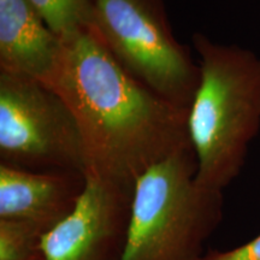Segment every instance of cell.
Masks as SVG:
<instances>
[{"instance_id": "obj_1", "label": "cell", "mask_w": 260, "mask_h": 260, "mask_svg": "<svg viewBox=\"0 0 260 260\" xmlns=\"http://www.w3.org/2000/svg\"><path fill=\"white\" fill-rule=\"evenodd\" d=\"M44 84L76 119L84 175L134 189L149 169L191 147L188 110L126 73L90 25L61 39L59 58Z\"/></svg>"}, {"instance_id": "obj_11", "label": "cell", "mask_w": 260, "mask_h": 260, "mask_svg": "<svg viewBox=\"0 0 260 260\" xmlns=\"http://www.w3.org/2000/svg\"><path fill=\"white\" fill-rule=\"evenodd\" d=\"M201 260H260V235L229 251L210 249L205 252Z\"/></svg>"}, {"instance_id": "obj_5", "label": "cell", "mask_w": 260, "mask_h": 260, "mask_svg": "<svg viewBox=\"0 0 260 260\" xmlns=\"http://www.w3.org/2000/svg\"><path fill=\"white\" fill-rule=\"evenodd\" d=\"M0 164L84 174L76 119L67 103L40 81L0 73Z\"/></svg>"}, {"instance_id": "obj_4", "label": "cell", "mask_w": 260, "mask_h": 260, "mask_svg": "<svg viewBox=\"0 0 260 260\" xmlns=\"http://www.w3.org/2000/svg\"><path fill=\"white\" fill-rule=\"evenodd\" d=\"M90 27L126 73L169 103L189 109L199 65L174 37L160 0H93Z\"/></svg>"}, {"instance_id": "obj_8", "label": "cell", "mask_w": 260, "mask_h": 260, "mask_svg": "<svg viewBox=\"0 0 260 260\" xmlns=\"http://www.w3.org/2000/svg\"><path fill=\"white\" fill-rule=\"evenodd\" d=\"M60 50L61 39L29 0H0V73L45 83Z\"/></svg>"}, {"instance_id": "obj_10", "label": "cell", "mask_w": 260, "mask_h": 260, "mask_svg": "<svg viewBox=\"0 0 260 260\" xmlns=\"http://www.w3.org/2000/svg\"><path fill=\"white\" fill-rule=\"evenodd\" d=\"M51 30L60 39L89 27L93 0H29Z\"/></svg>"}, {"instance_id": "obj_7", "label": "cell", "mask_w": 260, "mask_h": 260, "mask_svg": "<svg viewBox=\"0 0 260 260\" xmlns=\"http://www.w3.org/2000/svg\"><path fill=\"white\" fill-rule=\"evenodd\" d=\"M86 187L80 171H31L0 164V218L35 223L48 233L73 212Z\"/></svg>"}, {"instance_id": "obj_2", "label": "cell", "mask_w": 260, "mask_h": 260, "mask_svg": "<svg viewBox=\"0 0 260 260\" xmlns=\"http://www.w3.org/2000/svg\"><path fill=\"white\" fill-rule=\"evenodd\" d=\"M200 77L188 109V134L197 158L195 181L223 191L245 164L260 128V57L195 32Z\"/></svg>"}, {"instance_id": "obj_9", "label": "cell", "mask_w": 260, "mask_h": 260, "mask_svg": "<svg viewBox=\"0 0 260 260\" xmlns=\"http://www.w3.org/2000/svg\"><path fill=\"white\" fill-rule=\"evenodd\" d=\"M46 233L28 220L0 218V260H45Z\"/></svg>"}, {"instance_id": "obj_6", "label": "cell", "mask_w": 260, "mask_h": 260, "mask_svg": "<svg viewBox=\"0 0 260 260\" xmlns=\"http://www.w3.org/2000/svg\"><path fill=\"white\" fill-rule=\"evenodd\" d=\"M134 189L86 175L73 212L44 237L45 260H122Z\"/></svg>"}, {"instance_id": "obj_3", "label": "cell", "mask_w": 260, "mask_h": 260, "mask_svg": "<svg viewBox=\"0 0 260 260\" xmlns=\"http://www.w3.org/2000/svg\"><path fill=\"white\" fill-rule=\"evenodd\" d=\"M193 147L154 165L136 181L122 260H201L223 217V191L195 181Z\"/></svg>"}]
</instances>
